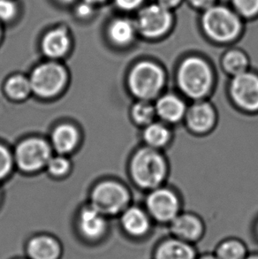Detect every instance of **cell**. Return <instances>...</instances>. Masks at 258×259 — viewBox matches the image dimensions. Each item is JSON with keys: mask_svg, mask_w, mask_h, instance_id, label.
<instances>
[{"mask_svg": "<svg viewBox=\"0 0 258 259\" xmlns=\"http://www.w3.org/2000/svg\"><path fill=\"white\" fill-rule=\"evenodd\" d=\"M234 5L240 14L247 17L258 13V0H234Z\"/></svg>", "mask_w": 258, "mask_h": 259, "instance_id": "cell-26", "label": "cell"}, {"mask_svg": "<svg viewBox=\"0 0 258 259\" xmlns=\"http://www.w3.org/2000/svg\"><path fill=\"white\" fill-rule=\"evenodd\" d=\"M179 90L194 101L202 100L210 93L214 73L207 61L198 57H189L182 61L176 73Z\"/></svg>", "mask_w": 258, "mask_h": 259, "instance_id": "cell-1", "label": "cell"}, {"mask_svg": "<svg viewBox=\"0 0 258 259\" xmlns=\"http://www.w3.org/2000/svg\"><path fill=\"white\" fill-rule=\"evenodd\" d=\"M131 116L135 123L144 127L157 118L154 102L138 99L131 109Z\"/></svg>", "mask_w": 258, "mask_h": 259, "instance_id": "cell-24", "label": "cell"}, {"mask_svg": "<svg viewBox=\"0 0 258 259\" xmlns=\"http://www.w3.org/2000/svg\"><path fill=\"white\" fill-rule=\"evenodd\" d=\"M82 1L91 5H95V4L103 3L105 0H82Z\"/></svg>", "mask_w": 258, "mask_h": 259, "instance_id": "cell-36", "label": "cell"}, {"mask_svg": "<svg viewBox=\"0 0 258 259\" xmlns=\"http://www.w3.org/2000/svg\"><path fill=\"white\" fill-rule=\"evenodd\" d=\"M171 130L169 125L163 121H156L144 126L143 139L148 147L161 151L166 147L171 140Z\"/></svg>", "mask_w": 258, "mask_h": 259, "instance_id": "cell-19", "label": "cell"}, {"mask_svg": "<svg viewBox=\"0 0 258 259\" xmlns=\"http://www.w3.org/2000/svg\"><path fill=\"white\" fill-rule=\"evenodd\" d=\"M6 91L11 98L23 99L27 98L32 91L30 81L21 75H15L7 81Z\"/></svg>", "mask_w": 258, "mask_h": 259, "instance_id": "cell-25", "label": "cell"}, {"mask_svg": "<svg viewBox=\"0 0 258 259\" xmlns=\"http://www.w3.org/2000/svg\"><path fill=\"white\" fill-rule=\"evenodd\" d=\"M70 47V37L66 29L59 28L48 32L42 41V52L46 56L57 59L64 56Z\"/></svg>", "mask_w": 258, "mask_h": 259, "instance_id": "cell-18", "label": "cell"}, {"mask_svg": "<svg viewBox=\"0 0 258 259\" xmlns=\"http://www.w3.org/2000/svg\"><path fill=\"white\" fill-rule=\"evenodd\" d=\"M249 60L243 52L232 50L227 52L222 59V67L227 74L234 77L248 71Z\"/></svg>", "mask_w": 258, "mask_h": 259, "instance_id": "cell-23", "label": "cell"}, {"mask_svg": "<svg viewBox=\"0 0 258 259\" xmlns=\"http://www.w3.org/2000/svg\"><path fill=\"white\" fill-rule=\"evenodd\" d=\"M196 246L169 235L154 247L151 259H196Z\"/></svg>", "mask_w": 258, "mask_h": 259, "instance_id": "cell-14", "label": "cell"}, {"mask_svg": "<svg viewBox=\"0 0 258 259\" xmlns=\"http://www.w3.org/2000/svg\"><path fill=\"white\" fill-rule=\"evenodd\" d=\"M61 242L53 235H37L28 240L25 253L28 259H61L63 256Z\"/></svg>", "mask_w": 258, "mask_h": 259, "instance_id": "cell-17", "label": "cell"}, {"mask_svg": "<svg viewBox=\"0 0 258 259\" xmlns=\"http://www.w3.org/2000/svg\"><path fill=\"white\" fill-rule=\"evenodd\" d=\"M184 121L193 133H209L216 125V110L210 103L203 99L194 101L192 105L188 106Z\"/></svg>", "mask_w": 258, "mask_h": 259, "instance_id": "cell-12", "label": "cell"}, {"mask_svg": "<svg viewBox=\"0 0 258 259\" xmlns=\"http://www.w3.org/2000/svg\"><path fill=\"white\" fill-rule=\"evenodd\" d=\"M17 7L12 0H0V21H9L16 15Z\"/></svg>", "mask_w": 258, "mask_h": 259, "instance_id": "cell-28", "label": "cell"}, {"mask_svg": "<svg viewBox=\"0 0 258 259\" xmlns=\"http://www.w3.org/2000/svg\"><path fill=\"white\" fill-rule=\"evenodd\" d=\"M181 2V0H158V4L162 7L170 9L171 7H175Z\"/></svg>", "mask_w": 258, "mask_h": 259, "instance_id": "cell-33", "label": "cell"}, {"mask_svg": "<svg viewBox=\"0 0 258 259\" xmlns=\"http://www.w3.org/2000/svg\"><path fill=\"white\" fill-rule=\"evenodd\" d=\"M78 141L77 130L72 125L64 124L58 126L53 135L54 148L60 153H67L73 151Z\"/></svg>", "mask_w": 258, "mask_h": 259, "instance_id": "cell-22", "label": "cell"}, {"mask_svg": "<svg viewBox=\"0 0 258 259\" xmlns=\"http://www.w3.org/2000/svg\"><path fill=\"white\" fill-rule=\"evenodd\" d=\"M254 235H255V239L258 242V220L255 222V226H254Z\"/></svg>", "mask_w": 258, "mask_h": 259, "instance_id": "cell-37", "label": "cell"}, {"mask_svg": "<svg viewBox=\"0 0 258 259\" xmlns=\"http://www.w3.org/2000/svg\"><path fill=\"white\" fill-rule=\"evenodd\" d=\"M143 0H115L117 7L122 10L130 11L139 7Z\"/></svg>", "mask_w": 258, "mask_h": 259, "instance_id": "cell-30", "label": "cell"}, {"mask_svg": "<svg viewBox=\"0 0 258 259\" xmlns=\"http://www.w3.org/2000/svg\"><path fill=\"white\" fill-rule=\"evenodd\" d=\"M229 94L238 108L246 112H257L258 74L247 71L234 76L229 85Z\"/></svg>", "mask_w": 258, "mask_h": 259, "instance_id": "cell-8", "label": "cell"}, {"mask_svg": "<svg viewBox=\"0 0 258 259\" xmlns=\"http://www.w3.org/2000/svg\"><path fill=\"white\" fill-rule=\"evenodd\" d=\"M156 114L161 121L167 125L178 124L184 120L188 105L175 93L161 94L154 103Z\"/></svg>", "mask_w": 258, "mask_h": 259, "instance_id": "cell-16", "label": "cell"}, {"mask_svg": "<svg viewBox=\"0 0 258 259\" xmlns=\"http://www.w3.org/2000/svg\"><path fill=\"white\" fill-rule=\"evenodd\" d=\"M213 253L218 259H245L249 250L241 239L229 237L219 242Z\"/></svg>", "mask_w": 258, "mask_h": 259, "instance_id": "cell-20", "label": "cell"}, {"mask_svg": "<svg viewBox=\"0 0 258 259\" xmlns=\"http://www.w3.org/2000/svg\"><path fill=\"white\" fill-rule=\"evenodd\" d=\"M16 161L26 172H34L47 165L51 157V149L45 141L29 138L22 142L16 150Z\"/></svg>", "mask_w": 258, "mask_h": 259, "instance_id": "cell-10", "label": "cell"}, {"mask_svg": "<svg viewBox=\"0 0 258 259\" xmlns=\"http://www.w3.org/2000/svg\"><path fill=\"white\" fill-rule=\"evenodd\" d=\"M91 6H92V5L86 3V2H83V3L80 4L79 7L77 8L78 14H79L80 16H81V17H86V16L91 15Z\"/></svg>", "mask_w": 258, "mask_h": 259, "instance_id": "cell-31", "label": "cell"}, {"mask_svg": "<svg viewBox=\"0 0 258 259\" xmlns=\"http://www.w3.org/2000/svg\"><path fill=\"white\" fill-rule=\"evenodd\" d=\"M130 172L136 185L152 190L163 185L167 177V160L161 151L145 146L133 156Z\"/></svg>", "mask_w": 258, "mask_h": 259, "instance_id": "cell-2", "label": "cell"}, {"mask_svg": "<svg viewBox=\"0 0 258 259\" xmlns=\"http://www.w3.org/2000/svg\"><path fill=\"white\" fill-rule=\"evenodd\" d=\"M146 210L153 222L168 225L182 212V203L176 193L162 185L150 190L147 196Z\"/></svg>", "mask_w": 258, "mask_h": 259, "instance_id": "cell-5", "label": "cell"}, {"mask_svg": "<svg viewBox=\"0 0 258 259\" xmlns=\"http://www.w3.org/2000/svg\"><path fill=\"white\" fill-rule=\"evenodd\" d=\"M196 259H218L216 257V256L214 255V253L213 252H205L202 253V254H200L199 253L198 256L196 257Z\"/></svg>", "mask_w": 258, "mask_h": 259, "instance_id": "cell-34", "label": "cell"}, {"mask_svg": "<svg viewBox=\"0 0 258 259\" xmlns=\"http://www.w3.org/2000/svg\"><path fill=\"white\" fill-rule=\"evenodd\" d=\"M136 25L126 19H117L109 27L108 34L112 42L118 46H127L136 35Z\"/></svg>", "mask_w": 258, "mask_h": 259, "instance_id": "cell-21", "label": "cell"}, {"mask_svg": "<svg viewBox=\"0 0 258 259\" xmlns=\"http://www.w3.org/2000/svg\"><path fill=\"white\" fill-rule=\"evenodd\" d=\"M0 36H1V28H0Z\"/></svg>", "mask_w": 258, "mask_h": 259, "instance_id": "cell-40", "label": "cell"}, {"mask_svg": "<svg viewBox=\"0 0 258 259\" xmlns=\"http://www.w3.org/2000/svg\"><path fill=\"white\" fill-rule=\"evenodd\" d=\"M91 206L105 216L122 213L127 208L129 193L124 186L115 182H102L93 190Z\"/></svg>", "mask_w": 258, "mask_h": 259, "instance_id": "cell-6", "label": "cell"}, {"mask_svg": "<svg viewBox=\"0 0 258 259\" xmlns=\"http://www.w3.org/2000/svg\"><path fill=\"white\" fill-rule=\"evenodd\" d=\"M202 26L209 37L221 42L232 41L241 30L237 15L224 7L207 8L202 17Z\"/></svg>", "mask_w": 258, "mask_h": 259, "instance_id": "cell-4", "label": "cell"}, {"mask_svg": "<svg viewBox=\"0 0 258 259\" xmlns=\"http://www.w3.org/2000/svg\"><path fill=\"white\" fill-rule=\"evenodd\" d=\"M164 69L152 61H141L133 67L128 75L132 94L141 100H156L165 84Z\"/></svg>", "mask_w": 258, "mask_h": 259, "instance_id": "cell-3", "label": "cell"}, {"mask_svg": "<svg viewBox=\"0 0 258 259\" xmlns=\"http://www.w3.org/2000/svg\"><path fill=\"white\" fill-rule=\"evenodd\" d=\"M14 259H28V258H27V257H17V258H14Z\"/></svg>", "mask_w": 258, "mask_h": 259, "instance_id": "cell-39", "label": "cell"}, {"mask_svg": "<svg viewBox=\"0 0 258 259\" xmlns=\"http://www.w3.org/2000/svg\"><path fill=\"white\" fill-rule=\"evenodd\" d=\"M50 172L56 176L65 175L69 170V161L62 157L50 158L47 163Z\"/></svg>", "mask_w": 258, "mask_h": 259, "instance_id": "cell-27", "label": "cell"}, {"mask_svg": "<svg viewBox=\"0 0 258 259\" xmlns=\"http://www.w3.org/2000/svg\"><path fill=\"white\" fill-rule=\"evenodd\" d=\"M12 167V158L6 148L0 145V180L9 172Z\"/></svg>", "mask_w": 258, "mask_h": 259, "instance_id": "cell-29", "label": "cell"}, {"mask_svg": "<svg viewBox=\"0 0 258 259\" xmlns=\"http://www.w3.org/2000/svg\"><path fill=\"white\" fill-rule=\"evenodd\" d=\"M66 72L56 63L42 64L33 71L30 78L32 91L35 94L49 98L58 94L66 84Z\"/></svg>", "mask_w": 258, "mask_h": 259, "instance_id": "cell-7", "label": "cell"}, {"mask_svg": "<svg viewBox=\"0 0 258 259\" xmlns=\"http://www.w3.org/2000/svg\"><path fill=\"white\" fill-rule=\"evenodd\" d=\"M171 22L169 10L157 4L150 5L140 12L136 27L145 37L157 38L167 32Z\"/></svg>", "mask_w": 258, "mask_h": 259, "instance_id": "cell-9", "label": "cell"}, {"mask_svg": "<svg viewBox=\"0 0 258 259\" xmlns=\"http://www.w3.org/2000/svg\"><path fill=\"white\" fill-rule=\"evenodd\" d=\"M215 0H190V2L195 6V7L198 8H209L212 6Z\"/></svg>", "mask_w": 258, "mask_h": 259, "instance_id": "cell-32", "label": "cell"}, {"mask_svg": "<svg viewBox=\"0 0 258 259\" xmlns=\"http://www.w3.org/2000/svg\"><path fill=\"white\" fill-rule=\"evenodd\" d=\"M120 225L128 237L141 240L150 235L153 221L146 210L140 207H127L121 214Z\"/></svg>", "mask_w": 258, "mask_h": 259, "instance_id": "cell-13", "label": "cell"}, {"mask_svg": "<svg viewBox=\"0 0 258 259\" xmlns=\"http://www.w3.org/2000/svg\"><path fill=\"white\" fill-rule=\"evenodd\" d=\"M245 259H258V251L257 252H249L248 256H246Z\"/></svg>", "mask_w": 258, "mask_h": 259, "instance_id": "cell-35", "label": "cell"}, {"mask_svg": "<svg viewBox=\"0 0 258 259\" xmlns=\"http://www.w3.org/2000/svg\"><path fill=\"white\" fill-rule=\"evenodd\" d=\"M60 1L62 3H71V2H73V0H60Z\"/></svg>", "mask_w": 258, "mask_h": 259, "instance_id": "cell-38", "label": "cell"}, {"mask_svg": "<svg viewBox=\"0 0 258 259\" xmlns=\"http://www.w3.org/2000/svg\"><path fill=\"white\" fill-rule=\"evenodd\" d=\"M105 216L94 207L84 208L78 219V229L80 236L87 242L94 243L101 241L107 231Z\"/></svg>", "mask_w": 258, "mask_h": 259, "instance_id": "cell-15", "label": "cell"}, {"mask_svg": "<svg viewBox=\"0 0 258 259\" xmlns=\"http://www.w3.org/2000/svg\"><path fill=\"white\" fill-rule=\"evenodd\" d=\"M167 227L170 235L195 245L205 234V224L202 218L192 212L182 211Z\"/></svg>", "mask_w": 258, "mask_h": 259, "instance_id": "cell-11", "label": "cell"}]
</instances>
